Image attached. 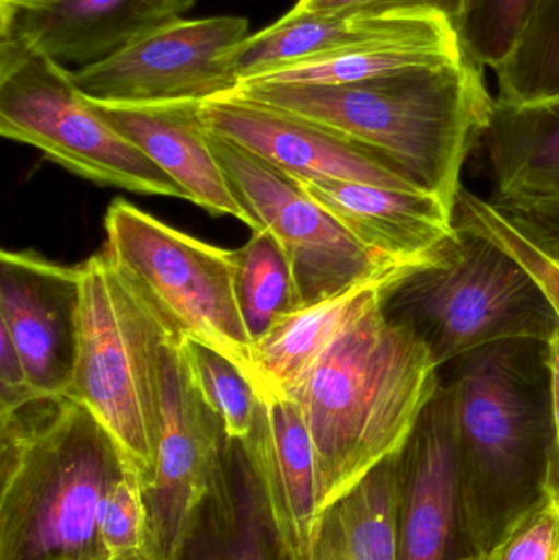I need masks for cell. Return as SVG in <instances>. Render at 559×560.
Here are the masks:
<instances>
[{"label":"cell","instance_id":"cell-1","mask_svg":"<svg viewBox=\"0 0 559 560\" xmlns=\"http://www.w3.org/2000/svg\"><path fill=\"white\" fill-rule=\"evenodd\" d=\"M383 299L345 328L289 395L314 443L318 512L406 447L442 385V368L386 315Z\"/></svg>","mask_w":559,"mask_h":560},{"label":"cell","instance_id":"cell-2","mask_svg":"<svg viewBox=\"0 0 559 560\" xmlns=\"http://www.w3.org/2000/svg\"><path fill=\"white\" fill-rule=\"evenodd\" d=\"M466 556L481 559L544 497L551 444L548 342H492L450 364Z\"/></svg>","mask_w":559,"mask_h":560},{"label":"cell","instance_id":"cell-3","mask_svg":"<svg viewBox=\"0 0 559 560\" xmlns=\"http://www.w3.org/2000/svg\"><path fill=\"white\" fill-rule=\"evenodd\" d=\"M236 92L374 151L450 209H455L463 167L485 138L496 101L481 66L465 55L363 84L252 82Z\"/></svg>","mask_w":559,"mask_h":560},{"label":"cell","instance_id":"cell-4","mask_svg":"<svg viewBox=\"0 0 559 560\" xmlns=\"http://www.w3.org/2000/svg\"><path fill=\"white\" fill-rule=\"evenodd\" d=\"M0 560H105L98 520L135 466L110 431L69 397L0 415Z\"/></svg>","mask_w":559,"mask_h":560},{"label":"cell","instance_id":"cell-5","mask_svg":"<svg viewBox=\"0 0 559 560\" xmlns=\"http://www.w3.org/2000/svg\"><path fill=\"white\" fill-rule=\"evenodd\" d=\"M383 308L440 368L505 339L550 341L559 312L535 276L491 240L456 226L429 261L387 285Z\"/></svg>","mask_w":559,"mask_h":560},{"label":"cell","instance_id":"cell-6","mask_svg":"<svg viewBox=\"0 0 559 560\" xmlns=\"http://www.w3.org/2000/svg\"><path fill=\"white\" fill-rule=\"evenodd\" d=\"M0 135L36 148L98 186L189 202L186 192L79 91L72 71L5 38H0Z\"/></svg>","mask_w":559,"mask_h":560},{"label":"cell","instance_id":"cell-7","mask_svg":"<svg viewBox=\"0 0 559 560\" xmlns=\"http://www.w3.org/2000/svg\"><path fill=\"white\" fill-rule=\"evenodd\" d=\"M81 266V338L66 397L84 405L150 479L158 420V313L104 252Z\"/></svg>","mask_w":559,"mask_h":560},{"label":"cell","instance_id":"cell-8","mask_svg":"<svg viewBox=\"0 0 559 560\" xmlns=\"http://www.w3.org/2000/svg\"><path fill=\"white\" fill-rule=\"evenodd\" d=\"M104 253L186 338L222 352L252 378V346L236 299L235 252L173 229L125 199L108 206Z\"/></svg>","mask_w":559,"mask_h":560},{"label":"cell","instance_id":"cell-9","mask_svg":"<svg viewBox=\"0 0 559 560\" xmlns=\"http://www.w3.org/2000/svg\"><path fill=\"white\" fill-rule=\"evenodd\" d=\"M209 143L253 232L268 230L288 256L301 308L357 283L414 268L363 245L291 174L210 130Z\"/></svg>","mask_w":559,"mask_h":560},{"label":"cell","instance_id":"cell-10","mask_svg":"<svg viewBox=\"0 0 559 560\" xmlns=\"http://www.w3.org/2000/svg\"><path fill=\"white\" fill-rule=\"evenodd\" d=\"M156 312V310H154ZM158 313V312H156ZM154 467L143 499L154 560H171L209 489L230 436L203 400L183 352V335L158 313Z\"/></svg>","mask_w":559,"mask_h":560},{"label":"cell","instance_id":"cell-11","mask_svg":"<svg viewBox=\"0 0 559 560\" xmlns=\"http://www.w3.org/2000/svg\"><path fill=\"white\" fill-rule=\"evenodd\" d=\"M248 28L245 16L180 19L72 71V81L101 105L206 104L242 88L226 56Z\"/></svg>","mask_w":559,"mask_h":560},{"label":"cell","instance_id":"cell-12","mask_svg":"<svg viewBox=\"0 0 559 560\" xmlns=\"http://www.w3.org/2000/svg\"><path fill=\"white\" fill-rule=\"evenodd\" d=\"M81 266L33 252L0 253V329L19 351L42 397H66L81 338Z\"/></svg>","mask_w":559,"mask_h":560},{"label":"cell","instance_id":"cell-13","mask_svg":"<svg viewBox=\"0 0 559 560\" xmlns=\"http://www.w3.org/2000/svg\"><path fill=\"white\" fill-rule=\"evenodd\" d=\"M200 115L212 133L246 148L291 176L423 192L374 151L330 128L238 92L206 102Z\"/></svg>","mask_w":559,"mask_h":560},{"label":"cell","instance_id":"cell-14","mask_svg":"<svg viewBox=\"0 0 559 560\" xmlns=\"http://www.w3.org/2000/svg\"><path fill=\"white\" fill-rule=\"evenodd\" d=\"M481 147L492 187L488 202L559 259V97L534 105L494 101Z\"/></svg>","mask_w":559,"mask_h":560},{"label":"cell","instance_id":"cell-15","mask_svg":"<svg viewBox=\"0 0 559 560\" xmlns=\"http://www.w3.org/2000/svg\"><path fill=\"white\" fill-rule=\"evenodd\" d=\"M171 560H299L248 441L230 438Z\"/></svg>","mask_w":559,"mask_h":560},{"label":"cell","instance_id":"cell-16","mask_svg":"<svg viewBox=\"0 0 559 560\" xmlns=\"http://www.w3.org/2000/svg\"><path fill=\"white\" fill-rule=\"evenodd\" d=\"M462 539L458 441L452 390L442 381L400 451L399 560H455Z\"/></svg>","mask_w":559,"mask_h":560},{"label":"cell","instance_id":"cell-17","mask_svg":"<svg viewBox=\"0 0 559 560\" xmlns=\"http://www.w3.org/2000/svg\"><path fill=\"white\" fill-rule=\"evenodd\" d=\"M196 0H0V38L59 65H94L183 19Z\"/></svg>","mask_w":559,"mask_h":560},{"label":"cell","instance_id":"cell-18","mask_svg":"<svg viewBox=\"0 0 559 560\" xmlns=\"http://www.w3.org/2000/svg\"><path fill=\"white\" fill-rule=\"evenodd\" d=\"M458 42L449 16L435 12L318 13L294 9L249 35L226 56L242 84L322 55L376 45ZM459 43V42H458Z\"/></svg>","mask_w":559,"mask_h":560},{"label":"cell","instance_id":"cell-19","mask_svg":"<svg viewBox=\"0 0 559 560\" xmlns=\"http://www.w3.org/2000/svg\"><path fill=\"white\" fill-rule=\"evenodd\" d=\"M295 179L351 235L396 265L429 261L456 233L453 209L433 194L353 180Z\"/></svg>","mask_w":559,"mask_h":560},{"label":"cell","instance_id":"cell-20","mask_svg":"<svg viewBox=\"0 0 559 560\" xmlns=\"http://www.w3.org/2000/svg\"><path fill=\"white\" fill-rule=\"evenodd\" d=\"M95 105L186 192L189 202L212 215L233 217L253 230L210 148L209 130L200 115L202 104Z\"/></svg>","mask_w":559,"mask_h":560},{"label":"cell","instance_id":"cell-21","mask_svg":"<svg viewBox=\"0 0 559 560\" xmlns=\"http://www.w3.org/2000/svg\"><path fill=\"white\" fill-rule=\"evenodd\" d=\"M409 269L357 283L276 323L252 346V382L259 397H289L345 328Z\"/></svg>","mask_w":559,"mask_h":560},{"label":"cell","instance_id":"cell-22","mask_svg":"<svg viewBox=\"0 0 559 560\" xmlns=\"http://www.w3.org/2000/svg\"><path fill=\"white\" fill-rule=\"evenodd\" d=\"M245 440L265 470L286 536L299 560H307L321 512L314 443L301 408L289 397L261 398Z\"/></svg>","mask_w":559,"mask_h":560},{"label":"cell","instance_id":"cell-23","mask_svg":"<svg viewBox=\"0 0 559 560\" xmlns=\"http://www.w3.org/2000/svg\"><path fill=\"white\" fill-rule=\"evenodd\" d=\"M400 453L318 513L307 560H399Z\"/></svg>","mask_w":559,"mask_h":560},{"label":"cell","instance_id":"cell-24","mask_svg":"<svg viewBox=\"0 0 559 560\" xmlns=\"http://www.w3.org/2000/svg\"><path fill=\"white\" fill-rule=\"evenodd\" d=\"M462 58L458 42L363 46L305 59L245 84L354 85Z\"/></svg>","mask_w":559,"mask_h":560},{"label":"cell","instance_id":"cell-25","mask_svg":"<svg viewBox=\"0 0 559 560\" xmlns=\"http://www.w3.org/2000/svg\"><path fill=\"white\" fill-rule=\"evenodd\" d=\"M236 299L253 345L301 308L291 262L268 230H255L235 252Z\"/></svg>","mask_w":559,"mask_h":560},{"label":"cell","instance_id":"cell-26","mask_svg":"<svg viewBox=\"0 0 559 560\" xmlns=\"http://www.w3.org/2000/svg\"><path fill=\"white\" fill-rule=\"evenodd\" d=\"M498 97L534 105L559 97V0H540L498 69Z\"/></svg>","mask_w":559,"mask_h":560},{"label":"cell","instance_id":"cell-27","mask_svg":"<svg viewBox=\"0 0 559 560\" xmlns=\"http://www.w3.org/2000/svg\"><path fill=\"white\" fill-rule=\"evenodd\" d=\"M183 352L203 400L219 415L226 434L245 440L255 427L259 397L252 378L222 352L183 336Z\"/></svg>","mask_w":559,"mask_h":560},{"label":"cell","instance_id":"cell-28","mask_svg":"<svg viewBox=\"0 0 559 560\" xmlns=\"http://www.w3.org/2000/svg\"><path fill=\"white\" fill-rule=\"evenodd\" d=\"M540 0H462L455 26L463 55L485 68L498 69Z\"/></svg>","mask_w":559,"mask_h":560},{"label":"cell","instance_id":"cell-29","mask_svg":"<svg viewBox=\"0 0 559 560\" xmlns=\"http://www.w3.org/2000/svg\"><path fill=\"white\" fill-rule=\"evenodd\" d=\"M105 560H154L143 499V474L137 466L110 487L98 520Z\"/></svg>","mask_w":559,"mask_h":560},{"label":"cell","instance_id":"cell-30","mask_svg":"<svg viewBox=\"0 0 559 560\" xmlns=\"http://www.w3.org/2000/svg\"><path fill=\"white\" fill-rule=\"evenodd\" d=\"M455 225L471 230L501 246L521 261L545 292L554 300L559 312V259L538 248L524 233L519 232L488 200L462 187L453 209Z\"/></svg>","mask_w":559,"mask_h":560},{"label":"cell","instance_id":"cell-31","mask_svg":"<svg viewBox=\"0 0 559 560\" xmlns=\"http://www.w3.org/2000/svg\"><path fill=\"white\" fill-rule=\"evenodd\" d=\"M478 560H559V506L541 497Z\"/></svg>","mask_w":559,"mask_h":560},{"label":"cell","instance_id":"cell-32","mask_svg":"<svg viewBox=\"0 0 559 560\" xmlns=\"http://www.w3.org/2000/svg\"><path fill=\"white\" fill-rule=\"evenodd\" d=\"M295 7L318 13L435 12L455 23L462 0H299Z\"/></svg>","mask_w":559,"mask_h":560},{"label":"cell","instance_id":"cell-33","mask_svg":"<svg viewBox=\"0 0 559 560\" xmlns=\"http://www.w3.org/2000/svg\"><path fill=\"white\" fill-rule=\"evenodd\" d=\"M43 398L30 382L28 372L3 329H0V415L13 413Z\"/></svg>","mask_w":559,"mask_h":560},{"label":"cell","instance_id":"cell-34","mask_svg":"<svg viewBox=\"0 0 559 560\" xmlns=\"http://www.w3.org/2000/svg\"><path fill=\"white\" fill-rule=\"evenodd\" d=\"M551 374V444L545 472L544 495L559 506V328L548 341Z\"/></svg>","mask_w":559,"mask_h":560},{"label":"cell","instance_id":"cell-35","mask_svg":"<svg viewBox=\"0 0 559 560\" xmlns=\"http://www.w3.org/2000/svg\"><path fill=\"white\" fill-rule=\"evenodd\" d=\"M455 560H478V559L471 558V556H463V558L455 559Z\"/></svg>","mask_w":559,"mask_h":560}]
</instances>
